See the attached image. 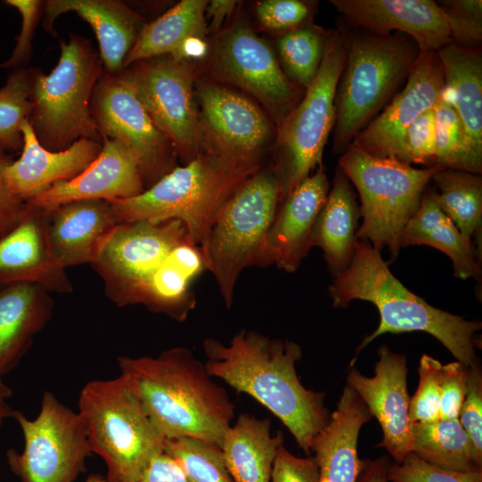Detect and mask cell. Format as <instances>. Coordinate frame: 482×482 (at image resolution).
<instances>
[{"instance_id":"cell-1","label":"cell","mask_w":482,"mask_h":482,"mask_svg":"<svg viewBox=\"0 0 482 482\" xmlns=\"http://www.w3.org/2000/svg\"><path fill=\"white\" fill-rule=\"evenodd\" d=\"M92 266L117 306L141 304L180 322L196 305L193 281L207 270L202 249L178 220L118 223Z\"/></svg>"},{"instance_id":"cell-2","label":"cell","mask_w":482,"mask_h":482,"mask_svg":"<svg viewBox=\"0 0 482 482\" xmlns=\"http://www.w3.org/2000/svg\"><path fill=\"white\" fill-rule=\"evenodd\" d=\"M203 348L207 358L204 366L212 378L266 407L310 454L315 436L330 414L324 404L325 394L306 388L297 375L295 365L302 357L297 343L244 328L227 345L205 338Z\"/></svg>"},{"instance_id":"cell-3","label":"cell","mask_w":482,"mask_h":482,"mask_svg":"<svg viewBox=\"0 0 482 482\" xmlns=\"http://www.w3.org/2000/svg\"><path fill=\"white\" fill-rule=\"evenodd\" d=\"M117 363L120 376L167 440L187 437L220 445L235 405L189 348H169L155 357L120 355Z\"/></svg>"},{"instance_id":"cell-4","label":"cell","mask_w":482,"mask_h":482,"mask_svg":"<svg viewBox=\"0 0 482 482\" xmlns=\"http://www.w3.org/2000/svg\"><path fill=\"white\" fill-rule=\"evenodd\" d=\"M328 293L336 308L362 300L378 310L379 324L363 338L357 353L383 334L423 331L464 365L470 366L477 359L475 334L481 329V322L437 309L410 291L390 271L380 252L367 241H357L350 265L333 278Z\"/></svg>"},{"instance_id":"cell-5","label":"cell","mask_w":482,"mask_h":482,"mask_svg":"<svg viewBox=\"0 0 482 482\" xmlns=\"http://www.w3.org/2000/svg\"><path fill=\"white\" fill-rule=\"evenodd\" d=\"M261 166L237 161L203 142L193 160L178 165L138 195L108 202L117 224L180 220L204 253L219 211Z\"/></svg>"},{"instance_id":"cell-6","label":"cell","mask_w":482,"mask_h":482,"mask_svg":"<svg viewBox=\"0 0 482 482\" xmlns=\"http://www.w3.org/2000/svg\"><path fill=\"white\" fill-rule=\"evenodd\" d=\"M345 62L336 92L333 151L342 154L404 85L420 54L409 36L345 33Z\"/></svg>"},{"instance_id":"cell-7","label":"cell","mask_w":482,"mask_h":482,"mask_svg":"<svg viewBox=\"0 0 482 482\" xmlns=\"http://www.w3.org/2000/svg\"><path fill=\"white\" fill-rule=\"evenodd\" d=\"M281 204V183L274 164L246 179L219 211L204 256L227 308L237 281L250 267L272 264L268 237Z\"/></svg>"},{"instance_id":"cell-8","label":"cell","mask_w":482,"mask_h":482,"mask_svg":"<svg viewBox=\"0 0 482 482\" xmlns=\"http://www.w3.org/2000/svg\"><path fill=\"white\" fill-rule=\"evenodd\" d=\"M60 46L59 61L49 74L32 69L28 120L39 144L50 151L64 150L82 138L103 144L90 111L94 88L104 71L100 54L77 34Z\"/></svg>"},{"instance_id":"cell-9","label":"cell","mask_w":482,"mask_h":482,"mask_svg":"<svg viewBox=\"0 0 482 482\" xmlns=\"http://www.w3.org/2000/svg\"><path fill=\"white\" fill-rule=\"evenodd\" d=\"M93 453L107 467L111 482H137L167 439L120 377L95 379L80 391L79 411Z\"/></svg>"},{"instance_id":"cell-10","label":"cell","mask_w":482,"mask_h":482,"mask_svg":"<svg viewBox=\"0 0 482 482\" xmlns=\"http://www.w3.org/2000/svg\"><path fill=\"white\" fill-rule=\"evenodd\" d=\"M337 165L360 196L362 222L357 239L379 252L386 247L389 262H394L406 224L416 213L432 177L444 167L418 169L396 159L370 155L352 145L340 155Z\"/></svg>"},{"instance_id":"cell-11","label":"cell","mask_w":482,"mask_h":482,"mask_svg":"<svg viewBox=\"0 0 482 482\" xmlns=\"http://www.w3.org/2000/svg\"><path fill=\"white\" fill-rule=\"evenodd\" d=\"M345 62L343 32L330 31L314 80L278 125V155L273 164L280 179L281 204L322 165L323 151L335 124L336 92Z\"/></svg>"},{"instance_id":"cell-12","label":"cell","mask_w":482,"mask_h":482,"mask_svg":"<svg viewBox=\"0 0 482 482\" xmlns=\"http://www.w3.org/2000/svg\"><path fill=\"white\" fill-rule=\"evenodd\" d=\"M12 418L21 429L24 447L21 453L10 448L5 455L20 482H74L86 470L93 453L85 423L52 392H44L35 419L18 410Z\"/></svg>"},{"instance_id":"cell-13","label":"cell","mask_w":482,"mask_h":482,"mask_svg":"<svg viewBox=\"0 0 482 482\" xmlns=\"http://www.w3.org/2000/svg\"><path fill=\"white\" fill-rule=\"evenodd\" d=\"M122 74L177 157L184 163L193 160L203 136L189 62L162 55L134 62Z\"/></svg>"},{"instance_id":"cell-14","label":"cell","mask_w":482,"mask_h":482,"mask_svg":"<svg viewBox=\"0 0 482 482\" xmlns=\"http://www.w3.org/2000/svg\"><path fill=\"white\" fill-rule=\"evenodd\" d=\"M90 111L104 140L117 139L130 151L145 190L178 166L173 145L155 126L122 71H104L94 88Z\"/></svg>"},{"instance_id":"cell-15","label":"cell","mask_w":482,"mask_h":482,"mask_svg":"<svg viewBox=\"0 0 482 482\" xmlns=\"http://www.w3.org/2000/svg\"><path fill=\"white\" fill-rule=\"evenodd\" d=\"M212 64L221 79L256 97L278 126L300 101L297 85L285 74L272 49L246 25L236 24L218 36Z\"/></svg>"},{"instance_id":"cell-16","label":"cell","mask_w":482,"mask_h":482,"mask_svg":"<svg viewBox=\"0 0 482 482\" xmlns=\"http://www.w3.org/2000/svg\"><path fill=\"white\" fill-rule=\"evenodd\" d=\"M203 141L242 162L262 164L273 126L259 106L239 93L214 83L197 88Z\"/></svg>"},{"instance_id":"cell-17","label":"cell","mask_w":482,"mask_h":482,"mask_svg":"<svg viewBox=\"0 0 482 482\" xmlns=\"http://www.w3.org/2000/svg\"><path fill=\"white\" fill-rule=\"evenodd\" d=\"M444 86L437 53L420 52L401 90L350 145L375 157L403 162V141L406 129L420 114L436 105Z\"/></svg>"},{"instance_id":"cell-18","label":"cell","mask_w":482,"mask_h":482,"mask_svg":"<svg viewBox=\"0 0 482 482\" xmlns=\"http://www.w3.org/2000/svg\"><path fill=\"white\" fill-rule=\"evenodd\" d=\"M378 355L375 375L366 377L352 369L347 386L380 424L383 439L378 446L386 448L395 462L401 463L412 449L406 357L394 353L386 345L378 349Z\"/></svg>"},{"instance_id":"cell-19","label":"cell","mask_w":482,"mask_h":482,"mask_svg":"<svg viewBox=\"0 0 482 482\" xmlns=\"http://www.w3.org/2000/svg\"><path fill=\"white\" fill-rule=\"evenodd\" d=\"M50 212L29 204L19 222L0 237V286L29 282L68 294L72 285L49 244Z\"/></svg>"},{"instance_id":"cell-20","label":"cell","mask_w":482,"mask_h":482,"mask_svg":"<svg viewBox=\"0 0 482 482\" xmlns=\"http://www.w3.org/2000/svg\"><path fill=\"white\" fill-rule=\"evenodd\" d=\"M145 190L138 165L117 139L105 138L97 158L79 175L58 181L27 203L51 212L62 204L80 200L128 199Z\"/></svg>"},{"instance_id":"cell-21","label":"cell","mask_w":482,"mask_h":482,"mask_svg":"<svg viewBox=\"0 0 482 482\" xmlns=\"http://www.w3.org/2000/svg\"><path fill=\"white\" fill-rule=\"evenodd\" d=\"M352 25L375 35L403 33L420 52H436L452 43L445 16L432 0H332Z\"/></svg>"},{"instance_id":"cell-22","label":"cell","mask_w":482,"mask_h":482,"mask_svg":"<svg viewBox=\"0 0 482 482\" xmlns=\"http://www.w3.org/2000/svg\"><path fill=\"white\" fill-rule=\"evenodd\" d=\"M23 145L20 158L3 169L7 189L24 201L53 184L70 180L84 171L99 155L103 144L82 138L62 151H50L37 141L29 120L21 127Z\"/></svg>"},{"instance_id":"cell-23","label":"cell","mask_w":482,"mask_h":482,"mask_svg":"<svg viewBox=\"0 0 482 482\" xmlns=\"http://www.w3.org/2000/svg\"><path fill=\"white\" fill-rule=\"evenodd\" d=\"M330 189L323 165L299 183L279 206L270 227L268 246L272 264L295 272L307 256L316 219Z\"/></svg>"},{"instance_id":"cell-24","label":"cell","mask_w":482,"mask_h":482,"mask_svg":"<svg viewBox=\"0 0 482 482\" xmlns=\"http://www.w3.org/2000/svg\"><path fill=\"white\" fill-rule=\"evenodd\" d=\"M71 12L92 27L104 71L120 72L127 54L145 25L142 17L118 0H47L43 8L45 30L55 36L54 21Z\"/></svg>"},{"instance_id":"cell-25","label":"cell","mask_w":482,"mask_h":482,"mask_svg":"<svg viewBox=\"0 0 482 482\" xmlns=\"http://www.w3.org/2000/svg\"><path fill=\"white\" fill-rule=\"evenodd\" d=\"M116 225L108 201L80 200L62 204L49 215L51 250L64 269L92 264Z\"/></svg>"},{"instance_id":"cell-26","label":"cell","mask_w":482,"mask_h":482,"mask_svg":"<svg viewBox=\"0 0 482 482\" xmlns=\"http://www.w3.org/2000/svg\"><path fill=\"white\" fill-rule=\"evenodd\" d=\"M442 64L444 90L465 134L469 170L482 172V51L480 46L449 43L436 51Z\"/></svg>"},{"instance_id":"cell-27","label":"cell","mask_w":482,"mask_h":482,"mask_svg":"<svg viewBox=\"0 0 482 482\" xmlns=\"http://www.w3.org/2000/svg\"><path fill=\"white\" fill-rule=\"evenodd\" d=\"M372 415L359 397L345 386L337 409L327 425L315 436L314 452L319 469V482H356L367 461L358 456L360 430Z\"/></svg>"},{"instance_id":"cell-28","label":"cell","mask_w":482,"mask_h":482,"mask_svg":"<svg viewBox=\"0 0 482 482\" xmlns=\"http://www.w3.org/2000/svg\"><path fill=\"white\" fill-rule=\"evenodd\" d=\"M42 286H0V377L12 371L53 316L54 301Z\"/></svg>"},{"instance_id":"cell-29","label":"cell","mask_w":482,"mask_h":482,"mask_svg":"<svg viewBox=\"0 0 482 482\" xmlns=\"http://www.w3.org/2000/svg\"><path fill=\"white\" fill-rule=\"evenodd\" d=\"M361 209L354 187L337 165L324 205L312 233V245L319 246L328 270L333 278L345 271L351 263L359 228Z\"/></svg>"},{"instance_id":"cell-30","label":"cell","mask_w":482,"mask_h":482,"mask_svg":"<svg viewBox=\"0 0 482 482\" xmlns=\"http://www.w3.org/2000/svg\"><path fill=\"white\" fill-rule=\"evenodd\" d=\"M419 245H429L446 254L453 262L455 277L481 281V258L475 244L467 241L441 210L436 191L429 186L400 239V248Z\"/></svg>"},{"instance_id":"cell-31","label":"cell","mask_w":482,"mask_h":482,"mask_svg":"<svg viewBox=\"0 0 482 482\" xmlns=\"http://www.w3.org/2000/svg\"><path fill=\"white\" fill-rule=\"evenodd\" d=\"M284 443L280 431L271 433V420L240 413L220 445L235 482H270L277 451Z\"/></svg>"},{"instance_id":"cell-32","label":"cell","mask_w":482,"mask_h":482,"mask_svg":"<svg viewBox=\"0 0 482 482\" xmlns=\"http://www.w3.org/2000/svg\"><path fill=\"white\" fill-rule=\"evenodd\" d=\"M207 4L204 0H182L156 20L145 24L123 62V69L162 55L178 59L188 39L205 37Z\"/></svg>"},{"instance_id":"cell-33","label":"cell","mask_w":482,"mask_h":482,"mask_svg":"<svg viewBox=\"0 0 482 482\" xmlns=\"http://www.w3.org/2000/svg\"><path fill=\"white\" fill-rule=\"evenodd\" d=\"M411 452L442 469L471 472L482 470L480 454L459 419L413 422Z\"/></svg>"},{"instance_id":"cell-34","label":"cell","mask_w":482,"mask_h":482,"mask_svg":"<svg viewBox=\"0 0 482 482\" xmlns=\"http://www.w3.org/2000/svg\"><path fill=\"white\" fill-rule=\"evenodd\" d=\"M437 204L463 237L473 243L482 221V178L464 170L443 168L431 179ZM474 244V243H473Z\"/></svg>"},{"instance_id":"cell-35","label":"cell","mask_w":482,"mask_h":482,"mask_svg":"<svg viewBox=\"0 0 482 482\" xmlns=\"http://www.w3.org/2000/svg\"><path fill=\"white\" fill-rule=\"evenodd\" d=\"M328 36V31L308 24L280 35L278 51L291 81L309 87L319 71Z\"/></svg>"},{"instance_id":"cell-36","label":"cell","mask_w":482,"mask_h":482,"mask_svg":"<svg viewBox=\"0 0 482 482\" xmlns=\"http://www.w3.org/2000/svg\"><path fill=\"white\" fill-rule=\"evenodd\" d=\"M164 453L178 462L187 482H235L215 443L187 437L169 439Z\"/></svg>"},{"instance_id":"cell-37","label":"cell","mask_w":482,"mask_h":482,"mask_svg":"<svg viewBox=\"0 0 482 482\" xmlns=\"http://www.w3.org/2000/svg\"><path fill=\"white\" fill-rule=\"evenodd\" d=\"M30 96V70L12 71L5 85L0 87V145L5 151L15 152L22 148L21 127L29 120Z\"/></svg>"},{"instance_id":"cell-38","label":"cell","mask_w":482,"mask_h":482,"mask_svg":"<svg viewBox=\"0 0 482 482\" xmlns=\"http://www.w3.org/2000/svg\"><path fill=\"white\" fill-rule=\"evenodd\" d=\"M434 111L436 165L470 172L464 129L444 88Z\"/></svg>"},{"instance_id":"cell-39","label":"cell","mask_w":482,"mask_h":482,"mask_svg":"<svg viewBox=\"0 0 482 482\" xmlns=\"http://www.w3.org/2000/svg\"><path fill=\"white\" fill-rule=\"evenodd\" d=\"M442 363L423 354L420 360L419 386L411 398L409 417L413 422H435L440 420V370Z\"/></svg>"},{"instance_id":"cell-40","label":"cell","mask_w":482,"mask_h":482,"mask_svg":"<svg viewBox=\"0 0 482 482\" xmlns=\"http://www.w3.org/2000/svg\"><path fill=\"white\" fill-rule=\"evenodd\" d=\"M437 4L445 16L452 43L463 46H480L482 1L444 0Z\"/></svg>"},{"instance_id":"cell-41","label":"cell","mask_w":482,"mask_h":482,"mask_svg":"<svg viewBox=\"0 0 482 482\" xmlns=\"http://www.w3.org/2000/svg\"><path fill=\"white\" fill-rule=\"evenodd\" d=\"M390 482H482V470L460 472L430 464L412 452L401 463L389 466Z\"/></svg>"},{"instance_id":"cell-42","label":"cell","mask_w":482,"mask_h":482,"mask_svg":"<svg viewBox=\"0 0 482 482\" xmlns=\"http://www.w3.org/2000/svg\"><path fill=\"white\" fill-rule=\"evenodd\" d=\"M434 107L420 114L406 129L403 141L404 162L428 167L436 165Z\"/></svg>"},{"instance_id":"cell-43","label":"cell","mask_w":482,"mask_h":482,"mask_svg":"<svg viewBox=\"0 0 482 482\" xmlns=\"http://www.w3.org/2000/svg\"><path fill=\"white\" fill-rule=\"evenodd\" d=\"M312 11V4L300 0H264L256 4L261 25L281 34L306 25Z\"/></svg>"},{"instance_id":"cell-44","label":"cell","mask_w":482,"mask_h":482,"mask_svg":"<svg viewBox=\"0 0 482 482\" xmlns=\"http://www.w3.org/2000/svg\"><path fill=\"white\" fill-rule=\"evenodd\" d=\"M21 15V28L12 54L0 64L4 69H23L32 54V39L37 22L43 12L45 1L40 0H6Z\"/></svg>"},{"instance_id":"cell-45","label":"cell","mask_w":482,"mask_h":482,"mask_svg":"<svg viewBox=\"0 0 482 482\" xmlns=\"http://www.w3.org/2000/svg\"><path fill=\"white\" fill-rule=\"evenodd\" d=\"M459 421L482 454V371L478 359L468 366V390Z\"/></svg>"},{"instance_id":"cell-46","label":"cell","mask_w":482,"mask_h":482,"mask_svg":"<svg viewBox=\"0 0 482 482\" xmlns=\"http://www.w3.org/2000/svg\"><path fill=\"white\" fill-rule=\"evenodd\" d=\"M440 381V420L459 419L468 390V366L460 362L443 365Z\"/></svg>"},{"instance_id":"cell-47","label":"cell","mask_w":482,"mask_h":482,"mask_svg":"<svg viewBox=\"0 0 482 482\" xmlns=\"http://www.w3.org/2000/svg\"><path fill=\"white\" fill-rule=\"evenodd\" d=\"M270 482H319L315 456L297 457L282 445L276 453Z\"/></svg>"},{"instance_id":"cell-48","label":"cell","mask_w":482,"mask_h":482,"mask_svg":"<svg viewBox=\"0 0 482 482\" xmlns=\"http://www.w3.org/2000/svg\"><path fill=\"white\" fill-rule=\"evenodd\" d=\"M5 152L0 145V237L13 228L29 208L26 201L12 195L5 186L3 169L10 162Z\"/></svg>"},{"instance_id":"cell-49","label":"cell","mask_w":482,"mask_h":482,"mask_svg":"<svg viewBox=\"0 0 482 482\" xmlns=\"http://www.w3.org/2000/svg\"><path fill=\"white\" fill-rule=\"evenodd\" d=\"M137 482H187L178 462L165 453L154 458Z\"/></svg>"},{"instance_id":"cell-50","label":"cell","mask_w":482,"mask_h":482,"mask_svg":"<svg viewBox=\"0 0 482 482\" xmlns=\"http://www.w3.org/2000/svg\"><path fill=\"white\" fill-rule=\"evenodd\" d=\"M390 463L387 458L381 457L367 463L356 482H390L388 469Z\"/></svg>"},{"instance_id":"cell-51","label":"cell","mask_w":482,"mask_h":482,"mask_svg":"<svg viewBox=\"0 0 482 482\" xmlns=\"http://www.w3.org/2000/svg\"><path fill=\"white\" fill-rule=\"evenodd\" d=\"M236 5V1L229 0H213L207 4L205 13L211 20V28L219 29L225 19L233 12Z\"/></svg>"},{"instance_id":"cell-52","label":"cell","mask_w":482,"mask_h":482,"mask_svg":"<svg viewBox=\"0 0 482 482\" xmlns=\"http://www.w3.org/2000/svg\"><path fill=\"white\" fill-rule=\"evenodd\" d=\"M12 394V389L4 383L3 378L0 377V427L4 420L12 417L14 410L8 403Z\"/></svg>"},{"instance_id":"cell-53","label":"cell","mask_w":482,"mask_h":482,"mask_svg":"<svg viewBox=\"0 0 482 482\" xmlns=\"http://www.w3.org/2000/svg\"><path fill=\"white\" fill-rule=\"evenodd\" d=\"M85 482H111L107 478H104L99 474H91L87 477Z\"/></svg>"}]
</instances>
